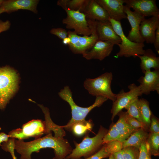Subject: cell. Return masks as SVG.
<instances>
[{
	"instance_id": "1",
	"label": "cell",
	"mask_w": 159,
	"mask_h": 159,
	"mask_svg": "<svg viewBox=\"0 0 159 159\" xmlns=\"http://www.w3.org/2000/svg\"><path fill=\"white\" fill-rule=\"evenodd\" d=\"M14 144L15 149L21 155L20 159H32L33 152H38L41 149L47 148L54 150L56 159H64L72 150L67 140L63 137L53 136L52 132L29 142L15 139Z\"/></svg>"
},
{
	"instance_id": "2",
	"label": "cell",
	"mask_w": 159,
	"mask_h": 159,
	"mask_svg": "<svg viewBox=\"0 0 159 159\" xmlns=\"http://www.w3.org/2000/svg\"><path fill=\"white\" fill-rule=\"evenodd\" d=\"M58 95L62 99L69 104L71 109L72 115L71 119L66 125L62 126L63 128L69 131L74 123L85 120L86 116L92 110L96 107H100L108 100L103 97H96L92 105L88 107H84L79 106L74 102L72 92L69 86H64L58 93Z\"/></svg>"
},
{
	"instance_id": "3",
	"label": "cell",
	"mask_w": 159,
	"mask_h": 159,
	"mask_svg": "<svg viewBox=\"0 0 159 159\" xmlns=\"http://www.w3.org/2000/svg\"><path fill=\"white\" fill-rule=\"evenodd\" d=\"M108 130L101 126L97 135L90 138L86 135L82 141L74 142L75 148L66 157L67 159H79L81 157L87 158L99 150L103 145V139Z\"/></svg>"
},
{
	"instance_id": "4",
	"label": "cell",
	"mask_w": 159,
	"mask_h": 159,
	"mask_svg": "<svg viewBox=\"0 0 159 159\" xmlns=\"http://www.w3.org/2000/svg\"><path fill=\"white\" fill-rule=\"evenodd\" d=\"M19 77L16 71L6 66L0 67V110L7 104L17 90Z\"/></svg>"
},
{
	"instance_id": "5",
	"label": "cell",
	"mask_w": 159,
	"mask_h": 159,
	"mask_svg": "<svg viewBox=\"0 0 159 159\" xmlns=\"http://www.w3.org/2000/svg\"><path fill=\"white\" fill-rule=\"evenodd\" d=\"M112 78L111 72H106L95 78L86 79L84 87L92 96L103 97L114 102L116 99V94L111 88Z\"/></svg>"
},
{
	"instance_id": "6",
	"label": "cell",
	"mask_w": 159,
	"mask_h": 159,
	"mask_svg": "<svg viewBox=\"0 0 159 159\" xmlns=\"http://www.w3.org/2000/svg\"><path fill=\"white\" fill-rule=\"evenodd\" d=\"M92 33L89 36H80L74 31L67 32L70 42L68 45L71 52L75 54H83L90 50L98 41L96 30V21L87 19Z\"/></svg>"
},
{
	"instance_id": "7",
	"label": "cell",
	"mask_w": 159,
	"mask_h": 159,
	"mask_svg": "<svg viewBox=\"0 0 159 159\" xmlns=\"http://www.w3.org/2000/svg\"><path fill=\"white\" fill-rule=\"evenodd\" d=\"M109 21L117 34L120 37L121 42L117 44L119 51L116 54L117 57H124L134 58L138 55H143L145 52L144 43L131 41L124 34L120 21H116L109 18Z\"/></svg>"
},
{
	"instance_id": "8",
	"label": "cell",
	"mask_w": 159,
	"mask_h": 159,
	"mask_svg": "<svg viewBox=\"0 0 159 159\" xmlns=\"http://www.w3.org/2000/svg\"><path fill=\"white\" fill-rule=\"evenodd\" d=\"M49 133L45 121L37 119L32 120L23 124L21 128L13 130L8 135L10 138L23 140L30 137L37 139L44 134Z\"/></svg>"
},
{
	"instance_id": "9",
	"label": "cell",
	"mask_w": 159,
	"mask_h": 159,
	"mask_svg": "<svg viewBox=\"0 0 159 159\" xmlns=\"http://www.w3.org/2000/svg\"><path fill=\"white\" fill-rule=\"evenodd\" d=\"M119 118L115 123L112 124L103 139V145L112 140H118L123 142L130 135L139 128L134 127L126 121L124 112L122 111L118 114Z\"/></svg>"
},
{
	"instance_id": "10",
	"label": "cell",
	"mask_w": 159,
	"mask_h": 159,
	"mask_svg": "<svg viewBox=\"0 0 159 159\" xmlns=\"http://www.w3.org/2000/svg\"><path fill=\"white\" fill-rule=\"evenodd\" d=\"M67 16L62 21L63 24L66 25V28L73 29L78 35L89 36L92 31L89 26L86 15L79 11L64 9Z\"/></svg>"
},
{
	"instance_id": "11",
	"label": "cell",
	"mask_w": 159,
	"mask_h": 159,
	"mask_svg": "<svg viewBox=\"0 0 159 159\" xmlns=\"http://www.w3.org/2000/svg\"><path fill=\"white\" fill-rule=\"evenodd\" d=\"M129 90L125 92L122 90L116 94V99L113 102L111 112L112 114L111 120L113 121L115 117L132 100L139 96H141L140 87L135 84H130L128 86Z\"/></svg>"
},
{
	"instance_id": "12",
	"label": "cell",
	"mask_w": 159,
	"mask_h": 159,
	"mask_svg": "<svg viewBox=\"0 0 159 159\" xmlns=\"http://www.w3.org/2000/svg\"><path fill=\"white\" fill-rule=\"evenodd\" d=\"M124 11L131 27V30L129 31L127 37L132 42L144 43L145 41L140 35V26L141 22L145 17L137 12L132 11L126 5H124Z\"/></svg>"
},
{
	"instance_id": "13",
	"label": "cell",
	"mask_w": 159,
	"mask_h": 159,
	"mask_svg": "<svg viewBox=\"0 0 159 159\" xmlns=\"http://www.w3.org/2000/svg\"><path fill=\"white\" fill-rule=\"evenodd\" d=\"M129 8L143 16H159V10L155 0H124Z\"/></svg>"
},
{
	"instance_id": "14",
	"label": "cell",
	"mask_w": 159,
	"mask_h": 159,
	"mask_svg": "<svg viewBox=\"0 0 159 159\" xmlns=\"http://www.w3.org/2000/svg\"><path fill=\"white\" fill-rule=\"evenodd\" d=\"M144 76L138 80L142 95H148L151 91H156L159 94V70L145 72Z\"/></svg>"
},
{
	"instance_id": "15",
	"label": "cell",
	"mask_w": 159,
	"mask_h": 159,
	"mask_svg": "<svg viewBox=\"0 0 159 159\" xmlns=\"http://www.w3.org/2000/svg\"><path fill=\"white\" fill-rule=\"evenodd\" d=\"M107 11L110 18L120 21L127 18L124 11V0H96Z\"/></svg>"
},
{
	"instance_id": "16",
	"label": "cell",
	"mask_w": 159,
	"mask_h": 159,
	"mask_svg": "<svg viewBox=\"0 0 159 159\" xmlns=\"http://www.w3.org/2000/svg\"><path fill=\"white\" fill-rule=\"evenodd\" d=\"M114 45L109 41L98 40L90 50L82 54L83 57L87 60L102 61L111 54Z\"/></svg>"
},
{
	"instance_id": "17",
	"label": "cell",
	"mask_w": 159,
	"mask_h": 159,
	"mask_svg": "<svg viewBox=\"0 0 159 159\" xmlns=\"http://www.w3.org/2000/svg\"><path fill=\"white\" fill-rule=\"evenodd\" d=\"M38 0H4L1 6L4 12L8 13L20 9L27 10L37 14Z\"/></svg>"
},
{
	"instance_id": "18",
	"label": "cell",
	"mask_w": 159,
	"mask_h": 159,
	"mask_svg": "<svg viewBox=\"0 0 159 159\" xmlns=\"http://www.w3.org/2000/svg\"><path fill=\"white\" fill-rule=\"evenodd\" d=\"M96 30L99 41H107L117 45L121 42L120 37L114 29L109 21H96Z\"/></svg>"
},
{
	"instance_id": "19",
	"label": "cell",
	"mask_w": 159,
	"mask_h": 159,
	"mask_svg": "<svg viewBox=\"0 0 159 159\" xmlns=\"http://www.w3.org/2000/svg\"><path fill=\"white\" fill-rule=\"evenodd\" d=\"M159 28V16L144 19L141 22L140 32L143 39L148 44L153 43L155 32Z\"/></svg>"
},
{
	"instance_id": "20",
	"label": "cell",
	"mask_w": 159,
	"mask_h": 159,
	"mask_svg": "<svg viewBox=\"0 0 159 159\" xmlns=\"http://www.w3.org/2000/svg\"><path fill=\"white\" fill-rule=\"evenodd\" d=\"M83 13L88 19L97 21H109L107 12L96 0H89Z\"/></svg>"
},
{
	"instance_id": "21",
	"label": "cell",
	"mask_w": 159,
	"mask_h": 159,
	"mask_svg": "<svg viewBox=\"0 0 159 159\" xmlns=\"http://www.w3.org/2000/svg\"><path fill=\"white\" fill-rule=\"evenodd\" d=\"M137 57L140 59V67L143 73L151 70V68L154 70H159V57L151 49L145 50L143 55H138Z\"/></svg>"
},
{
	"instance_id": "22",
	"label": "cell",
	"mask_w": 159,
	"mask_h": 159,
	"mask_svg": "<svg viewBox=\"0 0 159 159\" xmlns=\"http://www.w3.org/2000/svg\"><path fill=\"white\" fill-rule=\"evenodd\" d=\"M149 134L147 130L140 128L132 133L129 137L122 142V148L127 146H132L139 149L141 145L146 142Z\"/></svg>"
},
{
	"instance_id": "23",
	"label": "cell",
	"mask_w": 159,
	"mask_h": 159,
	"mask_svg": "<svg viewBox=\"0 0 159 159\" xmlns=\"http://www.w3.org/2000/svg\"><path fill=\"white\" fill-rule=\"evenodd\" d=\"M138 107L142 122L149 127L152 112L150 108L149 102L145 99H139Z\"/></svg>"
},
{
	"instance_id": "24",
	"label": "cell",
	"mask_w": 159,
	"mask_h": 159,
	"mask_svg": "<svg viewBox=\"0 0 159 159\" xmlns=\"http://www.w3.org/2000/svg\"><path fill=\"white\" fill-rule=\"evenodd\" d=\"M93 126L91 120H85L74 123L71 127L69 131H72L77 136H80L91 131Z\"/></svg>"
},
{
	"instance_id": "25",
	"label": "cell",
	"mask_w": 159,
	"mask_h": 159,
	"mask_svg": "<svg viewBox=\"0 0 159 159\" xmlns=\"http://www.w3.org/2000/svg\"><path fill=\"white\" fill-rule=\"evenodd\" d=\"M146 143L151 155L159 156V133L150 132L149 134Z\"/></svg>"
},
{
	"instance_id": "26",
	"label": "cell",
	"mask_w": 159,
	"mask_h": 159,
	"mask_svg": "<svg viewBox=\"0 0 159 159\" xmlns=\"http://www.w3.org/2000/svg\"><path fill=\"white\" fill-rule=\"evenodd\" d=\"M139 100L138 97L136 98L131 101L125 108L127 110V112L129 115L142 122L139 109Z\"/></svg>"
},
{
	"instance_id": "27",
	"label": "cell",
	"mask_w": 159,
	"mask_h": 159,
	"mask_svg": "<svg viewBox=\"0 0 159 159\" xmlns=\"http://www.w3.org/2000/svg\"><path fill=\"white\" fill-rule=\"evenodd\" d=\"M89 0H67V8L83 12Z\"/></svg>"
},
{
	"instance_id": "28",
	"label": "cell",
	"mask_w": 159,
	"mask_h": 159,
	"mask_svg": "<svg viewBox=\"0 0 159 159\" xmlns=\"http://www.w3.org/2000/svg\"><path fill=\"white\" fill-rule=\"evenodd\" d=\"M124 159H138L139 149L135 147L129 146L125 147L122 150Z\"/></svg>"
},
{
	"instance_id": "29",
	"label": "cell",
	"mask_w": 159,
	"mask_h": 159,
	"mask_svg": "<svg viewBox=\"0 0 159 159\" xmlns=\"http://www.w3.org/2000/svg\"><path fill=\"white\" fill-rule=\"evenodd\" d=\"M112 154L106 144H104L100 149L91 156L84 159H102L108 157Z\"/></svg>"
},
{
	"instance_id": "30",
	"label": "cell",
	"mask_w": 159,
	"mask_h": 159,
	"mask_svg": "<svg viewBox=\"0 0 159 159\" xmlns=\"http://www.w3.org/2000/svg\"><path fill=\"white\" fill-rule=\"evenodd\" d=\"M124 117L126 122L132 126L137 128H143L146 130L148 128L144 123L140 122L124 112Z\"/></svg>"
},
{
	"instance_id": "31",
	"label": "cell",
	"mask_w": 159,
	"mask_h": 159,
	"mask_svg": "<svg viewBox=\"0 0 159 159\" xmlns=\"http://www.w3.org/2000/svg\"><path fill=\"white\" fill-rule=\"evenodd\" d=\"M15 139L14 138H10L7 141L3 143L1 146L4 150L10 153L13 159H17L14 152Z\"/></svg>"
},
{
	"instance_id": "32",
	"label": "cell",
	"mask_w": 159,
	"mask_h": 159,
	"mask_svg": "<svg viewBox=\"0 0 159 159\" xmlns=\"http://www.w3.org/2000/svg\"><path fill=\"white\" fill-rule=\"evenodd\" d=\"M50 33L63 40L68 36V33L65 29L61 28H53L51 29Z\"/></svg>"
},
{
	"instance_id": "33",
	"label": "cell",
	"mask_w": 159,
	"mask_h": 159,
	"mask_svg": "<svg viewBox=\"0 0 159 159\" xmlns=\"http://www.w3.org/2000/svg\"><path fill=\"white\" fill-rule=\"evenodd\" d=\"M150 132L159 133V124L158 119L152 114L149 127Z\"/></svg>"
},
{
	"instance_id": "34",
	"label": "cell",
	"mask_w": 159,
	"mask_h": 159,
	"mask_svg": "<svg viewBox=\"0 0 159 159\" xmlns=\"http://www.w3.org/2000/svg\"><path fill=\"white\" fill-rule=\"evenodd\" d=\"M139 150L138 159H145L149 154H150L147 145L146 141L143 143L141 145L139 148Z\"/></svg>"
},
{
	"instance_id": "35",
	"label": "cell",
	"mask_w": 159,
	"mask_h": 159,
	"mask_svg": "<svg viewBox=\"0 0 159 159\" xmlns=\"http://www.w3.org/2000/svg\"><path fill=\"white\" fill-rule=\"evenodd\" d=\"M11 23L9 20L3 21L0 20V33L8 30L10 27Z\"/></svg>"
},
{
	"instance_id": "36",
	"label": "cell",
	"mask_w": 159,
	"mask_h": 159,
	"mask_svg": "<svg viewBox=\"0 0 159 159\" xmlns=\"http://www.w3.org/2000/svg\"><path fill=\"white\" fill-rule=\"evenodd\" d=\"M153 44L156 51L159 54V28L157 29L155 32Z\"/></svg>"
},
{
	"instance_id": "37",
	"label": "cell",
	"mask_w": 159,
	"mask_h": 159,
	"mask_svg": "<svg viewBox=\"0 0 159 159\" xmlns=\"http://www.w3.org/2000/svg\"><path fill=\"white\" fill-rule=\"evenodd\" d=\"M9 137L4 132H0V145L1 146V143L7 141L9 139Z\"/></svg>"
},
{
	"instance_id": "38",
	"label": "cell",
	"mask_w": 159,
	"mask_h": 159,
	"mask_svg": "<svg viewBox=\"0 0 159 159\" xmlns=\"http://www.w3.org/2000/svg\"><path fill=\"white\" fill-rule=\"evenodd\" d=\"M115 159H124L122 150L113 153Z\"/></svg>"
},
{
	"instance_id": "39",
	"label": "cell",
	"mask_w": 159,
	"mask_h": 159,
	"mask_svg": "<svg viewBox=\"0 0 159 159\" xmlns=\"http://www.w3.org/2000/svg\"><path fill=\"white\" fill-rule=\"evenodd\" d=\"M70 42V39L67 36V37L62 40V42L63 44L65 45H68L69 44Z\"/></svg>"
},
{
	"instance_id": "40",
	"label": "cell",
	"mask_w": 159,
	"mask_h": 159,
	"mask_svg": "<svg viewBox=\"0 0 159 159\" xmlns=\"http://www.w3.org/2000/svg\"><path fill=\"white\" fill-rule=\"evenodd\" d=\"M108 159H115V157L113 153L110 155L108 157Z\"/></svg>"
},
{
	"instance_id": "41",
	"label": "cell",
	"mask_w": 159,
	"mask_h": 159,
	"mask_svg": "<svg viewBox=\"0 0 159 159\" xmlns=\"http://www.w3.org/2000/svg\"><path fill=\"white\" fill-rule=\"evenodd\" d=\"M4 13V11L3 9L0 6V14Z\"/></svg>"
},
{
	"instance_id": "42",
	"label": "cell",
	"mask_w": 159,
	"mask_h": 159,
	"mask_svg": "<svg viewBox=\"0 0 159 159\" xmlns=\"http://www.w3.org/2000/svg\"><path fill=\"white\" fill-rule=\"evenodd\" d=\"M151 155L150 154H149L147 156V157L146 158H145V159H151Z\"/></svg>"
},
{
	"instance_id": "43",
	"label": "cell",
	"mask_w": 159,
	"mask_h": 159,
	"mask_svg": "<svg viewBox=\"0 0 159 159\" xmlns=\"http://www.w3.org/2000/svg\"><path fill=\"white\" fill-rule=\"evenodd\" d=\"M4 0H0V6L1 5L2 3L3 2Z\"/></svg>"
},
{
	"instance_id": "44",
	"label": "cell",
	"mask_w": 159,
	"mask_h": 159,
	"mask_svg": "<svg viewBox=\"0 0 159 159\" xmlns=\"http://www.w3.org/2000/svg\"><path fill=\"white\" fill-rule=\"evenodd\" d=\"M52 159H56L54 157L53 158H52ZM64 159H67V158H65Z\"/></svg>"
}]
</instances>
